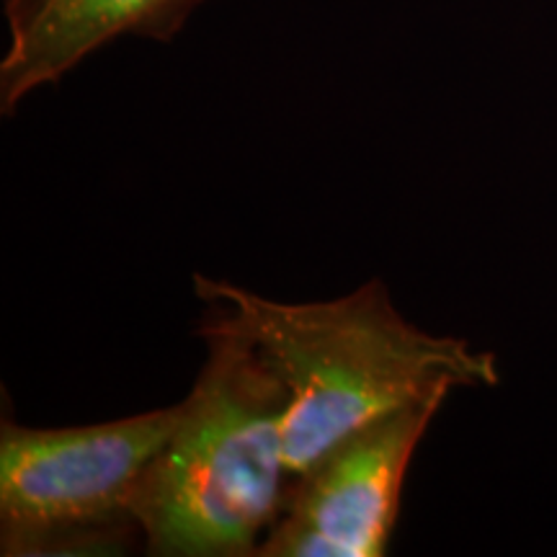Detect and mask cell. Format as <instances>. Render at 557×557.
<instances>
[{
  "label": "cell",
  "instance_id": "cell-1",
  "mask_svg": "<svg viewBox=\"0 0 557 557\" xmlns=\"http://www.w3.org/2000/svg\"><path fill=\"white\" fill-rule=\"evenodd\" d=\"M194 295L207 305L197 331L248 341L287 389L284 455L292 478L393 410L449 398L457 387L498 385L491 351L418 329L395 308L382 278L333 299L282 302L194 274Z\"/></svg>",
  "mask_w": 557,
  "mask_h": 557
},
{
  "label": "cell",
  "instance_id": "cell-2",
  "mask_svg": "<svg viewBox=\"0 0 557 557\" xmlns=\"http://www.w3.org/2000/svg\"><path fill=\"white\" fill-rule=\"evenodd\" d=\"M207 361L135 498L145 553L256 557L287 500V389L248 341L197 331Z\"/></svg>",
  "mask_w": 557,
  "mask_h": 557
},
{
  "label": "cell",
  "instance_id": "cell-3",
  "mask_svg": "<svg viewBox=\"0 0 557 557\" xmlns=\"http://www.w3.org/2000/svg\"><path fill=\"white\" fill-rule=\"evenodd\" d=\"M184 400L86 426H0V555H122L145 547L135 498Z\"/></svg>",
  "mask_w": 557,
  "mask_h": 557
},
{
  "label": "cell",
  "instance_id": "cell-4",
  "mask_svg": "<svg viewBox=\"0 0 557 557\" xmlns=\"http://www.w3.org/2000/svg\"><path fill=\"white\" fill-rule=\"evenodd\" d=\"M447 398L413 403L341 438L287 500L256 557H382L418 444Z\"/></svg>",
  "mask_w": 557,
  "mask_h": 557
},
{
  "label": "cell",
  "instance_id": "cell-5",
  "mask_svg": "<svg viewBox=\"0 0 557 557\" xmlns=\"http://www.w3.org/2000/svg\"><path fill=\"white\" fill-rule=\"evenodd\" d=\"M207 0H3L9 45L0 58V114L58 86L111 41H171Z\"/></svg>",
  "mask_w": 557,
  "mask_h": 557
}]
</instances>
